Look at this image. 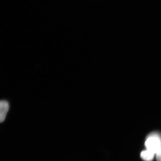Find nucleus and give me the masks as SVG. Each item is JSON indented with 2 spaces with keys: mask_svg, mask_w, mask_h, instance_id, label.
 <instances>
[{
  "mask_svg": "<svg viewBox=\"0 0 161 161\" xmlns=\"http://www.w3.org/2000/svg\"><path fill=\"white\" fill-rule=\"evenodd\" d=\"M157 161H161V148L156 154Z\"/></svg>",
  "mask_w": 161,
  "mask_h": 161,
  "instance_id": "20e7f679",
  "label": "nucleus"
},
{
  "mask_svg": "<svg viewBox=\"0 0 161 161\" xmlns=\"http://www.w3.org/2000/svg\"><path fill=\"white\" fill-rule=\"evenodd\" d=\"M145 145L147 149L156 153L161 148V136L158 132H153L147 137Z\"/></svg>",
  "mask_w": 161,
  "mask_h": 161,
  "instance_id": "f257e3e1",
  "label": "nucleus"
},
{
  "mask_svg": "<svg viewBox=\"0 0 161 161\" xmlns=\"http://www.w3.org/2000/svg\"><path fill=\"white\" fill-rule=\"evenodd\" d=\"M9 104L7 101L1 100L0 103V120L2 122L4 121L9 109Z\"/></svg>",
  "mask_w": 161,
  "mask_h": 161,
  "instance_id": "f03ea898",
  "label": "nucleus"
},
{
  "mask_svg": "<svg viewBox=\"0 0 161 161\" xmlns=\"http://www.w3.org/2000/svg\"><path fill=\"white\" fill-rule=\"evenodd\" d=\"M155 155L154 153L147 149L142 151L141 153V157L145 161H152Z\"/></svg>",
  "mask_w": 161,
  "mask_h": 161,
  "instance_id": "7ed1b4c3",
  "label": "nucleus"
}]
</instances>
